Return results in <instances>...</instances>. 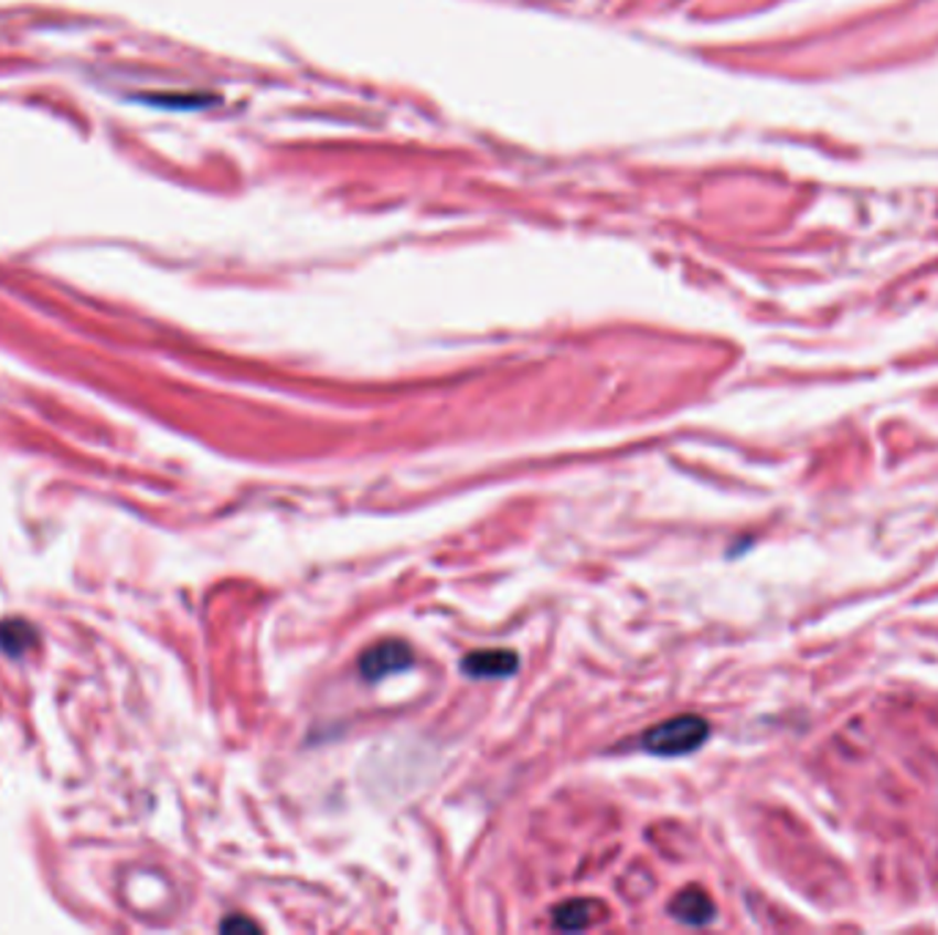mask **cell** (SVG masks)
I'll return each mask as SVG.
<instances>
[{
	"label": "cell",
	"mask_w": 938,
	"mask_h": 935,
	"mask_svg": "<svg viewBox=\"0 0 938 935\" xmlns=\"http://www.w3.org/2000/svg\"><path fill=\"white\" fill-rule=\"evenodd\" d=\"M708 733L711 727L705 719L694 716V713H683V716H675L670 719V722H661L657 727L648 730L646 739H642V746H646L651 755L681 757L700 750V746L705 744V739H708Z\"/></svg>",
	"instance_id": "cell-1"
},
{
	"label": "cell",
	"mask_w": 938,
	"mask_h": 935,
	"mask_svg": "<svg viewBox=\"0 0 938 935\" xmlns=\"http://www.w3.org/2000/svg\"><path fill=\"white\" fill-rule=\"evenodd\" d=\"M412 665H415V656H412L409 645L401 642V639H382L360 656V676L369 683H376V680L395 676V672L409 670Z\"/></svg>",
	"instance_id": "cell-2"
},
{
	"label": "cell",
	"mask_w": 938,
	"mask_h": 935,
	"mask_svg": "<svg viewBox=\"0 0 938 935\" xmlns=\"http://www.w3.org/2000/svg\"><path fill=\"white\" fill-rule=\"evenodd\" d=\"M519 667V656L513 650H478L469 654L461 661V670L469 678H508L513 676Z\"/></svg>",
	"instance_id": "cell-3"
},
{
	"label": "cell",
	"mask_w": 938,
	"mask_h": 935,
	"mask_svg": "<svg viewBox=\"0 0 938 935\" xmlns=\"http://www.w3.org/2000/svg\"><path fill=\"white\" fill-rule=\"evenodd\" d=\"M670 914H672V920L683 922V925L703 927V925H708L711 920H714L716 909H714V900H711L708 894L703 892V889L689 886V889H683L681 894H675V897H672Z\"/></svg>",
	"instance_id": "cell-4"
},
{
	"label": "cell",
	"mask_w": 938,
	"mask_h": 935,
	"mask_svg": "<svg viewBox=\"0 0 938 935\" xmlns=\"http://www.w3.org/2000/svg\"><path fill=\"white\" fill-rule=\"evenodd\" d=\"M604 916V905L596 900H568L555 909V925L561 931H585Z\"/></svg>",
	"instance_id": "cell-5"
},
{
	"label": "cell",
	"mask_w": 938,
	"mask_h": 935,
	"mask_svg": "<svg viewBox=\"0 0 938 935\" xmlns=\"http://www.w3.org/2000/svg\"><path fill=\"white\" fill-rule=\"evenodd\" d=\"M223 931L225 933H234V931H247V933H256L258 925H253L251 920H242V916H236V920L223 922Z\"/></svg>",
	"instance_id": "cell-6"
}]
</instances>
